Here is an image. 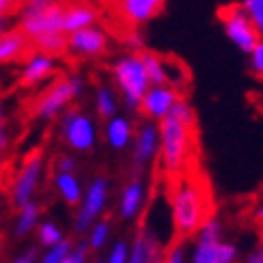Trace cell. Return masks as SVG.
I'll return each mask as SVG.
<instances>
[{
	"label": "cell",
	"instance_id": "43",
	"mask_svg": "<svg viewBox=\"0 0 263 263\" xmlns=\"http://www.w3.org/2000/svg\"><path fill=\"white\" fill-rule=\"evenodd\" d=\"M0 212H3V192H0Z\"/></svg>",
	"mask_w": 263,
	"mask_h": 263
},
{
	"label": "cell",
	"instance_id": "3",
	"mask_svg": "<svg viewBox=\"0 0 263 263\" xmlns=\"http://www.w3.org/2000/svg\"><path fill=\"white\" fill-rule=\"evenodd\" d=\"M110 78H112V86L117 89L119 97H121L123 106L127 110H138L142 95L151 86L145 65L140 61V54L125 52V54H119L117 59H112Z\"/></svg>",
	"mask_w": 263,
	"mask_h": 263
},
{
	"label": "cell",
	"instance_id": "34",
	"mask_svg": "<svg viewBox=\"0 0 263 263\" xmlns=\"http://www.w3.org/2000/svg\"><path fill=\"white\" fill-rule=\"evenodd\" d=\"M76 171H78V160L71 153H61L54 160V173H76Z\"/></svg>",
	"mask_w": 263,
	"mask_h": 263
},
{
	"label": "cell",
	"instance_id": "31",
	"mask_svg": "<svg viewBox=\"0 0 263 263\" xmlns=\"http://www.w3.org/2000/svg\"><path fill=\"white\" fill-rule=\"evenodd\" d=\"M127 257H129V244L125 239H119L110 246L108 255L102 259L104 263H127Z\"/></svg>",
	"mask_w": 263,
	"mask_h": 263
},
{
	"label": "cell",
	"instance_id": "32",
	"mask_svg": "<svg viewBox=\"0 0 263 263\" xmlns=\"http://www.w3.org/2000/svg\"><path fill=\"white\" fill-rule=\"evenodd\" d=\"M89 246L86 242H78V244H71L67 257H65L63 263H89Z\"/></svg>",
	"mask_w": 263,
	"mask_h": 263
},
{
	"label": "cell",
	"instance_id": "6",
	"mask_svg": "<svg viewBox=\"0 0 263 263\" xmlns=\"http://www.w3.org/2000/svg\"><path fill=\"white\" fill-rule=\"evenodd\" d=\"M43 175H46V156L41 151H32L20 164L15 177L11 181V203L17 210L24 207L26 203L35 201V194L43 181Z\"/></svg>",
	"mask_w": 263,
	"mask_h": 263
},
{
	"label": "cell",
	"instance_id": "17",
	"mask_svg": "<svg viewBox=\"0 0 263 263\" xmlns=\"http://www.w3.org/2000/svg\"><path fill=\"white\" fill-rule=\"evenodd\" d=\"M134 129L136 125L132 123V119L127 115L119 112L117 117L104 121L102 127V136L106 140V145L112 151H125L127 147H132V140H134Z\"/></svg>",
	"mask_w": 263,
	"mask_h": 263
},
{
	"label": "cell",
	"instance_id": "20",
	"mask_svg": "<svg viewBox=\"0 0 263 263\" xmlns=\"http://www.w3.org/2000/svg\"><path fill=\"white\" fill-rule=\"evenodd\" d=\"M54 190L61 196V201L69 207H78L84 196V185L78 173H54L52 177Z\"/></svg>",
	"mask_w": 263,
	"mask_h": 263
},
{
	"label": "cell",
	"instance_id": "10",
	"mask_svg": "<svg viewBox=\"0 0 263 263\" xmlns=\"http://www.w3.org/2000/svg\"><path fill=\"white\" fill-rule=\"evenodd\" d=\"M108 48H110V35H108V30L95 24V26L67 35L65 54H69L73 59H80V61H95V59L106 57Z\"/></svg>",
	"mask_w": 263,
	"mask_h": 263
},
{
	"label": "cell",
	"instance_id": "4",
	"mask_svg": "<svg viewBox=\"0 0 263 263\" xmlns=\"http://www.w3.org/2000/svg\"><path fill=\"white\" fill-rule=\"evenodd\" d=\"M160 127V164L168 175H177L190 158L192 132L194 127L179 123L177 119L166 117L158 123Z\"/></svg>",
	"mask_w": 263,
	"mask_h": 263
},
{
	"label": "cell",
	"instance_id": "26",
	"mask_svg": "<svg viewBox=\"0 0 263 263\" xmlns=\"http://www.w3.org/2000/svg\"><path fill=\"white\" fill-rule=\"evenodd\" d=\"M37 239H39V244L43 248H54V246H59L61 242H65V233H63V229L59 227V222H54V220H43L39 222L37 227Z\"/></svg>",
	"mask_w": 263,
	"mask_h": 263
},
{
	"label": "cell",
	"instance_id": "35",
	"mask_svg": "<svg viewBox=\"0 0 263 263\" xmlns=\"http://www.w3.org/2000/svg\"><path fill=\"white\" fill-rule=\"evenodd\" d=\"M162 263H188V250H185L183 244H175L166 250Z\"/></svg>",
	"mask_w": 263,
	"mask_h": 263
},
{
	"label": "cell",
	"instance_id": "44",
	"mask_svg": "<svg viewBox=\"0 0 263 263\" xmlns=\"http://www.w3.org/2000/svg\"><path fill=\"white\" fill-rule=\"evenodd\" d=\"M259 253L263 255V239H261V246H259Z\"/></svg>",
	"mask_w": 263,
	"mask_h": 263
},
{
	"label": "cell",
	"instance_id": "12",
	"mask_svg": "<svg viewBox=\"0 0 263 263\" xmlns=\"http://www.w3.org/2000/svg\"><path fill=\"white\" fill-rule=\"evenodd\" d=\"M57 73H59V59L52 57V54L35 50L32 54H28V59L22 65L20 84L24 89H37V86L50 80H57Z\"/></svg>",
	"mask_w": 263,
	"mask_h": 263
},
{
	"label": "cell",
	"instance_id": "45",
	"mask_svg": "<svg viewBox=\"0 0 263 263\" xmlns=\"http://www.w3.org/2000/svg\"><path fill=\"white\" fill-rule=\"evenodd\" d=\"M0 261H3V250H0Z\"/></svg>",
	"mask_w": 263,
	"mask_h": 263
},
{
	"label": "cell",
	"instance_id": "30",
	"mask_svg": "<svg viewBox=\"0 0 263 263\" xmlns=\"http://www.w3.org/2000/svg\"><path fill=\"white\" fill-rule=\"evenodd\" d=\"M69 248H71V239H65V242H61L59 246L48 248L46 253L39 257V263H63L69 253Z\"/></svg>",
	"mask_w": 263,
	"mask_h": 263
},
{
	"label": "cell",
	"instance_id": "21",
	"mask_svg": "<svg viewBox=\"0 0 263 263\" xmlns=\"http://www.w3.org/2000/svg\"><path fill=\"white\" fill-rule=\"evenodd\" d=\"M93 108H95V115L102 119V121H108L119 115V108H121V97H119L117 89L112 84L102 82L95 86L93 91Z\"/></svg>",
	"mask_w": 263,
	"mask_h": 263
},
{
	"label": "cell",
	"instance_id": "23",
	"mask_svg": "<svg viewBox=\"0 0 263 263\" xmlns=\"http://www.w3.org/2000/svg\"><path fill=\"white\" fill-rule=\"evenodd\" d=\"M26 48H28V39L20 30H9L7 35L0 37V65L22 59Z\"/></svg>",
	"mask_w": 263,
	"mask_h": 263
},
{
	"label": "cell",
	"instance_id": "29",
	"mask_svg": "<svg viewBox=\"0 0 263 263\" xmlns=\"http://www.w3.org/2000/svg\"><path fill=\"white\" fill-rule=\"evenodd\" d=\"M222 233H224V229H222L220 218L210 216L201 224L199 231H196V237H199V239H222Z\"/></svg>",
	"mask_w": 263,
	"mask_h": 263
},
{
	"label": "cell",
	"instance_id": "18",
	"mask_svg": "<svg viewBox=\"0 0 263 263\" xmlns=\"http://www.w3.org/2000/svg\"><path fill=\"white\" fill-rule=\"evenodd\" d=\"M162 253H164V246L151 233H147L145 229H140L138 235L134 237V242L129 244L127 263H162L164 261Z\"/></svg>",
	"mask_w": 263,
	"mask_h": 263
},
{
	"label": "cell",
	"instance_id": "1",
	"mask_svg": "<svg viewBox=\"0 0 263 263\" xmlns=\"http://www.w3.org/2000/svg\"><path fill=\"white\" fill-rule=\"evenodd\" d=\"M210 218L205 203V192L190 177H183L175 183L171 194V220L177 235H196L201 224Z\"/></svg>",
	"mask_w": 263,
	"mask_h": 263
},
{
	"label": "cell",
	"instance_id": "24",
	"mask_svg": "<svg viewBox=\"0 0 263 263\" xmlns=\"http://www.w3.org/2000/svg\"><path fill=\"white\" fill-rule=\"evenodd\" d=\"M39 222H41V207H39L37 201L26 203L24 207H20L17 216H15V224H13L15 237H26V235H30V233L39 227Z\"/></svg>",
	"mask_w": 263,
	"mask_h": 263
},
{
	"label": "cell",
	"instance_id": "5",
	"mask_svg": "<svg viewBox=\"0 0 263 263\" xmlns=\"http://www.w3.org/2000/svg\"><path fill=\"white\" fill-rule=\"evenodd\" d=\"M59 138L73 153H89L100 142V125L91 112L82 108H69L59 119Z\"/></svg>",
	"mask_w": 263,
	"mask_h": 263
},
{
	"label": "cell",
	"instance_id": "9",
	"mask_svg": "<svg viewBox=\"0 0 263 263\" xmlns=\"http://www.w3.org/2000/svg\"><path fill=\"white\" fill-rule=\"evenodd\" d=\"M220 22H222V30L227 39L233 43V46L244 52V54H250L255 50V46L261 41V37L257 35L255 26L250 24V20L246 17V13L242 11V7L237 5H229V7H222L220 9Z\"/></svg>",
	"mask_w": 263,
	"mask_h": 263
},
{
	"label": "cell",
	"instance_id": "25",
	"mask_svg": "<svg viewBox=\"0 0 263 263\" xmlns=\"http://www.w3.org/2000/svg\"><path fill=\"white\" fill-rule=\"evenodd\" d=\"M110 235H112L110 220H102L100 218V220L91 224V229L86 231V246H89V250H102L110 242Z\"/></svg>",
	"mask_w": 263,
	"mask_h": 263
},
{
	"label": "cell",
	"instance_id": "8",
	"mask_svg": "<svg viewBox=\"0 0 263 263\" xmlns=\"http://www.w3.org/2000/svg\"><path fill=\"white\" fill-rule=\"evenodd\" d=\"M63 11L65 5H48L39 9H28L24 7L20 15V32L32 43L39 37L54 35V32H63Z\"/></svg>",
	"mask_w": 263,
	"mask_h": 263
},
{
	"label": "cell",
	"instance_id": "33",
	"mask_svg": "<svg viewBox=\"0 0 263 263\" xmlns=\"http://www.w3.org/2000/svg\"><path fill=\"white\" fill-rule=\"evenodd\" d=\"M248 63H250V71H253L259 80H263V39L255 46V50L248 54Z\"/></svg>",
	"mask_w": 263,
	"mask_h": 263
},
{
	"label": "cell",
	"instance_id": "11",
	"mask_svg": "<svg viewBox=\"0 0 263 263\" xmlns=\"http://www.w3.org/2000/svg\"><path fill=\"white\" fill-rule=\"evenodd\" d=\"M160 156V127L156 121H140L134 129V140H132V164L136 173L147 168Z\"/></svg>",
	"mask_w": 263,
	"mask_h": 263
},
{
	"label": "cell",
	"instance_id": "42",
	"mask_svg": "<svg viewBox=\"0 0 263 263\" xmlns=\"http://www.w3.org/2000/svg\"><path fill=\"white\" fill-rule=\"evenodd\" d=\"M7 125V112H5V102L0 100V127Z\"/></svg>",
	"mask_w": 263,
	"mask_h": 263
},
{
	"label": "cell",
	"instance_id": "28",
	"mask_svg": "<svg viewBox=\"0 0 263 263\" xmlns=\"http://www.w3.org/2000/svg\"><path fill=\"white\" fill-rule=\"evenodd\" d=\"M168 117H173V119H177L179 123H183V125H190V127H194V123H196V115H194V108H192V104L188 102V100H181L173 106V110H171V115Z\"/></svg>",
	"mask_w": 263,
	"mask_h": 263
},
{
	"label": "cell",
	"instance_id": "37",
	"mask_svg": "<svg viewBox=\"0 0 263 263\" xmlns=\"http://www.w3.org/2000/svg\"><path fill=\"white\" fill-rule=\"evenodd\" d=\"M11 263H39V255H37L35 248H28L24 253H20Z\"/></svg>",
	"mask_w": 263,
	"mask_h": 263
},
{
	"label": "cell",
	"instance_id": "15",
	"mask_svg": "<svg viewBox=\"0 0 263 263\" xmlns=\"http://www.w3.org/2000/svg\"><path fill=\"white\" fill-rule=\"evenodd\" d=\"M147 196H149V190H147V183L140 175H134L123 188H121V194H119V205H117V212H119V218L123 222H132L142 214L147 205Z\"/></svg>",
	"mask_w": 263,
	"mask_h": 263
},
{
	"label": "cell",
	"instance_id": "13",
	"mask_svg": "<svg viewBox=\"0 0 263 263\" xmlns=\"http://www.w3.org/2000/svg\"><path fill=\"white\" fill-rule=\"evenodd\" d=\"M181 100V93L168 84H160V86H149L147 93L142 95L140 100V108L142 117L147 121H156L160 123L162 119H166L173 110V106Z\"/></svg>",
	"mask_w": 263,
	"mask_h": 263
},
{
	"label": "cell",
	"instance_id": "36",
	"mask_svg": "<svg viewBox=\"0 0 263 263\" xmlns=\"http://www.w3.org/2000/svg\"><path fill=\"white\" fill-rule=\"evenodd\" d=\"M9 129L7 125L0 127V166L5 164V158H7V151H9Z\"/></svg>",
	"mask_w": 263,
	"mask_h": 263
},
{
	"label": "cell",
	"instance_id": "39",
	"mask_svg": "<svg viewBox=\"0 0 263 263\" xmlns=\"http://www.w3.org/2000/svg\"><path fill=\"white\" fill-rule=\"evenodd\" d=\"M13 5H15V0H0V20L7 17V13L13 9Z\"/></svg>",
	"mask_w": 263,
	"mask_h": 263
},
{
	"label": "cell",
	"instance_id": "16",
	"mask_svg": "<svg viewBox=\"0 0 263 263\" xmlns=\"http://www.w3.org/2000/svg\"><path fill=\"white\" fill-rule=\"evenodd\" d=\"M164 7V0H117V11L129 26H142L156 17Z\"/></svg>",
	"mask_w": 263,
	"mask_h": 263
},
{
	"label": "cell",
	"instance_id": "27",
	"mask_svg": "<svg viewBox=\"0 0 263 263\" xmlns=\"http://www.w3.org/2000/svg\"><path fill=\"white\" fill-rule=\"evenodd\" d=\"M239 7L250 20V24L255 26L257 35L263 39V0H242Z\"/></svg>",
	"mask_w": 263,
	"mask_h": 263
},
{
	"label": "cell",
	"instance_id": "41",
	"mask_svg": "<svg viewBox=\"0 0 263 263\" xmlns=\"http://www.w3.org/2000/svg\"><path fill=\"white\" fill-rule=\"evenodd\" d=\"M255 222L263 227V203H261V205L257 207V210H255Z\"/></svg>",
	"mask_w": 263,
	"mask_h": 263
},
{
	"label": "cell",
	"instance_id": "2",
	"mask_svg": "<svg viewBox=\"0 0 263 263\" xmlns=\"http://www.w3.org/2000/svg\"><path fill=\"white\" fill-rule=\"evenodd\" d=\"M86 93V80L82 73H67L63 78H57L46 91H43L35 104H32V117L41 123H52L69 110L71 104L82 100Z\"/></svg>",
	"mask_w": 263,
	"mask_h": 263
},
{
	"label": "cell",
	"instance_id": "40",
	"mask_svg": "<svg viewBox=\"0 0 263 263\" xmlns=\"http://www.w3.org/2000/svg\"><path fill=\"white\" fill-rule=\"evenodd\" d=\"M246 263H263V255L259 253V248L257 250H253L248 257H246Z\"/></svg>",
	"mask_w": 263,
	"mask_h": 263
},
{
	"label": "cell",
	"instance_id": "38",
	"mask_svg": "<svg viewBox=\"0 0 263 263\" xmlns=\"http://www.w3.org/2000/svg\"><path fill=\"white\" fill-rule=\"evenodd\" d=\"M57 0H24V5L28 9H39V7H48V5H54Z\"/></svg>",
	"mask_w": 263,
	"mask_h": 263
},
{
	"label": "cell",
	"instance_id": "19",
	"mask_svg": "<svg viewBox=\"0 0 263 263\" xmlns=\"http://www.w3.org/2000/svg\"><path fill=\"white\" fill-rule=\"evenodd\" d=\"M97 11L89 3H73V5H65L63 11V32L71 35V32L84 30L89 26L97 24Z\"/></svg>",
	"mask_w": 263,
	"mask_h": 263
},
{
	"label": "cell",
	"instance_id": "14",
	"mask_svg": "<svg viewBox=\"0 0 263 263\" xmlns=\"http://www.w3.org/2000/svg\"><path fill=\"white\" fill-rule=\"evenodd\" d=\"M239 250L224 239H194L188 263H237Z\"/></svg>",
	"mask_w": 263,
	"mask_h": 263
},
{
	"label": "cell",
	"instance_id": "7",
	"mask_svg": "<svg viewBox=\"0 0 263 263\" xmlns=\"http://www.w3.org/2000/svg\"><path fill=\"white\" fill-rule=\"evenodd\" d=\"M108 199H110V181L104 175H97L84 188V196L78 205V212H76L73 218L76 233H86L91 224L100 220L104 210L108 207Z\"/></svg>",
	"mask_w": 263,
	"mask_h": 263
},
{
	"label": "cell",
	"instance_id": "22",
	"mask_svg": "<svg viewBox=\"0 0 263 263\" xmlns=\"http://www.w3.org/2000/svg\"><path fill=\"white\" fill-rule=\"evenodd\" d=\"M140 61H142V65H145V71H147V78H149L151 86L168 84V59H164V57H160V54L151 52V50H142Z\"/></svg>",
	"mask_w": 263,
	"mask_h": 263
}]
</instances>
